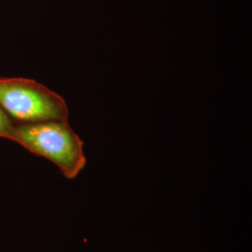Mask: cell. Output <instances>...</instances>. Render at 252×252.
<instances>
[{"mask_svg": "<svg viewBox=\"0 0 252 252\" xmlns=\"http://www.w3.org/2000/svg\"><path fill=\"white\" fill-rule=\"evenodd\" d=\"M10 140L54 162L67 180L77 178L87 163L84 143L68 121L15 124Z\"/></svg>", "mask_w": 252, "mask_h": 252, "instance_id": "1", "label": "cell"}, {"mask_svg": "<svg viewBox=\"0 0 252 252\" xmlns=\"http://www.w3.org/2000/svg\"><path fill=\"white\" fill-rule=\"evenodd\" d=\"M14 126L15 125L12 119L0 108V138L10 140Z\"/></svg>", "mask_w": 252, "mask_h": 252, "instance_id": "3", "label": "cell"}, {"mask_svg": "<svg viewBox=\"0 0 252 252\" xmlns=\"http://www.w3.org/2000/svg\"><path fill=\"white\" fill-rule=\"evenodd\" d=\"M0 108L18 123L68 121L63 97L37 81L0 77Z\"/></svg>", "mask_w": 252, "mask_h": 252, "instance_id": "2", "label": "cell"}]
</instances>
